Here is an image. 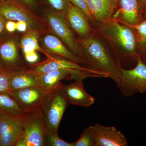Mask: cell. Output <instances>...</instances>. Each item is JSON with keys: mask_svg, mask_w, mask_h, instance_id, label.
Here are the masks:
<instances>
[{"mask_svg": "<svg viewBox=\"0 0 146 146\" xmlns=\"http://www.w3.org/2000/svg\"><path fill=\"white\" fill-rule=\"evenodd\" d=\"M87 68L102 73L115 83L119 78L121 63L119 58L110 52L99 37L94 33L83 38H78Z\"/></svg>", "mask_w": 146, "mask_h": 146, "instance_id": "cell-1", "label": "cell"}, {"mask_svg": "<svg viewBox=\"0 0 146 146\" xmlns=\"http://www.w3.org/2000/svg\"><path fill=\"white\" fill-rule=\"evenodd\" d=\"M39 15L44 21L50 32L63 42L73 53L79 58L82 64L85 63L84 56L78 39L68 25L65 15L58 13L48 7L39 10Z\"/></svg>", "mask_w": 146, "mask_h": 146, "instance_id": "cell-2", "label": "cell"}, {"mask_svg": "<svg viewBox=\"0 0 146 146\" xmlns=\"http://www.w3.org/2000/svg\"><path fill=\"white\" fill-rule=\"evenodd\" d=\"M100 34L116 46L123 57L137 58V40L133 29L112 18L106 23L101 24Z\"/></svg>", "mask_w": 146, "mask_h": 146, "instance_id": "cell-3", "label": "cell"}, {"mask_svg": "<svg viewBox=\"0 0 146 146\" xmlns=\"http://www.w3.org/2000/svg\"><path fill=\"white\" fill-rule=\"evenodd\" d=\"M0 15L7 20L26 23L29 29L41 35L50 32L39 13L18 0H0Z\"/></svg>", "mask_w": 146, "mask_h": 146, "instance_id": "cell-4", "label": "cell"}, {"mask_svg": "<svg viewBox=\"0 0 146 146\" xmlns=\"http://www.w3.org/2000/svg\"><path fill=\"white\" fill-rule=\"evenodd\" d=\"M62 84L46 100L40 111L44 122L46 134L58 133V127L65 110L69 105Z\"/></svg>", "mask_w": 146, "mask_h": 146, "instance_id": "cell-5", "label": "cell"}, {"mask_svg": "<svg viewBox=\"0 0 146 146\" xmlns=\"http://www.w3.org/2000/svg\"><path fill=\"white\" fill-rule=\"evenodd\" d=\"M137 64L135 68L125 70L120 69L119 78L116 83L117 87L125 97L133 96L137 93L146 92V64L137 56Z\"/></svg>", "mask_w": 146, "mask_h": 146, "instance_id": "cell-6", "label": "cell"}, {"mask_svg": "<svg viewBox=\"0 0 146 146\" xmlns=\"http://www.w3.org/2000/svg\"><path fill=\"white\" fill-rule=\"evenodd\" d=\"M46 130L40 109L26 112L23 133L16 146H46Z\"/></svg>", "mask_w": 146, "mask_h": 146, "instance_id": "cell-7", "label": "cell"}, {"mask_svg": "<svg viewBox=\"0 0 146 146\" xmlns=\"http://www.w3.org/2000/svg\"><path fill=\"white\" fill-rule=\"evenodd\" d=\"M21 33H9L0 39V67L7 72L29 65L21 57L19 40Z\"/></svg>", "mask_w": 146, "mask_h": 146, "instance_id": "cell-8", "label": "cell"}, {"mask_svg": "<svg viewBox=\"0 0 146 146\" xmlns=\"http://www.w3.org/2000/svg\"><path fill=\"white\" fill-rule=\"evenodd\" d=\"M56 89H47L42 86H32L12 91L9 95L22 110L29 112L40 109Z\"/></svg>", "mask_w": 146, "mask_h": 146, "instance_id": "cell-9", "label": "cell"}, {"mask_svg": "<svg viewBox=\"0 0 146 146\" xmlns=\"http://www.w3.org/2000/svg\"><path fill=\"white\" fill-rule=\"evenodd\" d=\"M25 114L15 116L0 110V146H16L23 130Z\"/></svg>", "mask_w": 146, "mask_h": 146, "instance_id": "cell-10", "label": "cell"}, {"mask_svg": "<svg viewBox=\"0 0 146 146\" xmlns=\"http://www.w3.org/2000/svg\"><path fill=\"white\" fill-rule=\"evenodd\" d=\"M46 58V60L39 63L29 64L26 68L27 70L30 72L36 74H46L60 69L79 70L97 73L102 75L104 78H108L107 76L104 74L92 70L86 67L81 66L78 63L61 56L50 54Z\"/></svg>", "mask_w": 146, "mask_h": 146, "instance_id": "cell-11", "label": "cell"}, {"mask_svg": "<svg viewBox=\"0 0 146 146\" xmlns=\"http://www.w3.org/2000/svg\"><path fill=\"white\" fill-rule=\"evenodd\" d=\"M95 141V146H127L125 136L113 126L97 123L89 126Z\"/></svg>", "mask_w": 146, "mask_h": 146, "instance_id": "cell-12", "label": "cell"}, {"mask_svg": "<svg viewBox=\"0 0 146 146\" xmlns=\"http://www.w3.org/2000/svg\"><path fill=\"white\" fill-rule=\"evenodd\" d=\"M65 18L72 30L78 36V38H85L93 33L88 16L70 2Z\"/></svg>", "mask_w": 146, "mask_h": 146, "instance_id": "cell-13", "label": "cell"}, {"mask_svg": "<svg viewBox=\"0 0 146 146\" xmlns=\"http://www.w3.org/2000/svg\"><path fill=\"white\" fill-rule=\"evenodd\" d=\"M87 71L60 69L39 75L41 86L47 89H56L62 84L63 80H82Z\"/></svg>", "mask_w": 146, "mask_h": 146, "instance_id": "cell-14", "label": "cell"}, {"mask_svg": "<svg viewBox=\"0 0 146 146\" xmlns=\"http://www.w3.org/2000/svg\"><path fill=\"white\" fill-rule=\"evenodd\" d=\"M140 10L138 0H118L112 18L128 26H134L140 23Z\"/></svg>", "mask_w": 146, "mask_h": 146, "instance_id": "cell-15", "label": "cell"}, {"mask_svg": "<svg viewBox=\"0 0 146 146\" xmlns=\"http://www.w3.org/2000/svg\"><path fill=\"white\" fill-rule=\"evenodd\" d=\"M39 43L42 48L46 52L67 58L78 64H82L79 58L73 53L58 37L51 33H46L41 36Z\"/></svg>", "mask_w": 146, "mask_h": 146, "instance_id": "cell-16", "label": "cell"}, {"mask_svg": "<svg viewBox=\"0 0 146 146\" xmlns=\"http://www.w3.org/2000/svg\"><path fill=\"white\" fill-rule=\"evenodd\" d=\"M63 88L70 105L88 108L95 103V98L86 92L82 80L64 85Z\"/></svg>", "mask_w": 146, "mask_h": 146, "instance_id": "cell-17", "label": "cell"}, {"mask_svg": "<svg viewBox=\"0 0 146 146\" xmlns=\"http://www.w3.org/2000/svg\"><path fill=\"white\" fill-rule=\"evenodd\" d=\"M118 0H86L93 21L106 23L112 19Z\"/></svg>", "mask_w": 146, "mask_h": 146, "instance_id": "cell-18", "label": "cell"}, {"mask_svg": "<svg viewBox=\"0 0 146 146\" xmlns=\"http://www.w3.org/2000/svg\"><path fill=\"white\" fill-rule=\"evenodd\" d=\"M8 73L12 91L32 86H41L39 75L30 72L26 68L16 69Z\"/></svg>", "mask_w": 146, "mask_h": 146, "instance_id": "cell-19", "label": "cell"}, {"mask_svg": "<svg viewBox=\"0 0 146 146\" xmlns=\"http://www.w3.org/2000/svg\"><path fill=\"white\" fill-rule=\"evenodd\" d=\"M42 35L33 30L28 29L26 31L21 33L19 40V47L23 52L35 50L42 53L46 57L49 56L50 54L46 52L39 44V40Z\"/></svg>", "mask_w": 146, "mask_h": 146, "instance_id": "cell-20", "label": "cell"}, {"mask_svg": "<svg viewBox=\"0 0 146 146\" xmlns=\"http://www.w3.org/2000/svg\"><path fill=\"white\" fill-rule=\"evenodd\" d=\"M0 110L15 116H23L26 113L9 94H0Z\"/></svg>", "mask_w": 146, "mask_h": 146, "instance_id": "cell-21", "label": "cell"}, {"mask_svg": "<svg viewBox=\"0 0 146 146\" xmlns=\"http://www.w3.org/2000/svg\"><path fill=\"white\" fill-rule=\"evenodd\" d=\"M46 7L58 13L65 15L70 2L68 0H41Z\"/></svg>", "mask_w": 146, "mask_h": 146, "instance_id": "cell-22", "label": "cell"}, {"mask_svg": "<svg viewBox=\"0 0 146 146\" xmlns=\"http://www.w3.org/2000/svg\"><path fill=\"white\" fill-rule=\"evenodd\" d=\"M74 144V146H95V140L89 126L84 130L78 140Z\"/></svg>", "mask_w": 146, "mask_h": 146, "instance_id": "cell-23", "label": "cell"}, {"mask_svg": "<svg viewBox=\"0 0 146 146\" xmlns=\"http://www.w3.org/2000/svg\"><path fill=\"white\" fill-rule=\"evenodd\" d=\"M46 146H74V144L62 140L58 136V133H50L46 135Z\"/></svg>", "mask_w": 146, "mask_h": 146, "instance_id": "cell-24", "label": "cell"}, {"mask_svg": "<svg viewBox=\"0 0 146 146\" xmlns=\"http://www.w3.org/2000/svg\"><path fill=\"white\" fill-rule=\"evenodd\" d=\"M12 92L8 72L0 67V94H10Z\"/></svg>", "mask_w": 146, "mask_h": 146, "instance_id": "cell-25", "label": "cell"}, {"mask_svg": "<svg viewBox=\"0 0 146 146\" xmlns=\"http://www.w3.org/2000/svg\"><path fill=\"white\" fill-rule=\"evenodd\" d=\"M129 27L138 33L139 36L138 41L140 44L146 46V19L137 25Z\"/></svg>", "mask_w": 146, "mask_h": 146, "instance_id": "cell-26", "label": "cell"}, {"mask_svg": "<svg viewBox=\"0 0 146 146\" xmlns=\"http://www.w3.org/2000/svg\"><path fill=\"white\" fill-rule=\"evenodd\" d=\"M71 4L81 10L88 16L90 21L92 20L91 13L88 8L86 0H68Z\"/></svg>", "mask_w": 146, "mask_h": 146, "instance_id": "cell-27", "label": "cell"}, {"mask_svg": "<svg viewBox=\"0 0 146 146\" xmlns=\"http://www.w3.org/2000/svg\"><path fill=\"white\" fill-rule=\"evenodd\" d=\"M35 50H31L28 51L24 52V56L26 61L31 64H34L39 59V56Z\"/></svg>", "mask_w": 146, "mask_h": 146, "instance_id": "cell-28", "label": "cell"}, {"mask_svg": "<svg viewBox=\"0 0 146 146\" xmlns=\"http://www.w3.org/2000/svg\"><path fill=\"white\" fill-rule=\"evenodd\" d=\"M21 2L23 3L32 10L34 11L36 13H39L40 10L39 3L37 0H18Z\"/></svg>", "mask_w": 146, "mask_h": 146, "instance_id": "cell-29", "label": "cell"}, {"mask_svg": "<svg viewBox=\"0 0 146 146\" xmlns=\"http://www.w3.org/2000/svg\"><path fill=\"white\" fill-rule=\"evenodd\" d=\"M6 30L8 33H12L16 32V22L7 20L5 23Z\"/></svg>", "mask_w": 146, "mask_h": 146, "instance_id": "cell-30", "label": "cell"}, {"mask_svg": "<svg viewBox=\"0 0 146 146\" xmlns=\"http://www.w3.org/2000/svg\"><path fill=\"white\" fill-rule=\"evenodd\" d=\"M7 20L4 17L0 15V39L8 33L5 29V23Z\"/></svg>", "mask_w": 146, "mask_h": 146, "instance_id": "cell-31", "label": "cell"}, {"mask_svg": "<svg viewBox=\"0 0 146 146\" xmlns=\"http://www.w3.org/2000/svg\"><path fill=\"white\" fill-rule=\"evenodd\" d=\"M28 26L26 23L22 21L16 22V32L22 33L28 29Z\"/></svg>", "mask_w": 146, "mask_h": 146, "instance_id": "cell-32", "label": "cell"}, {"mask_svg": "<svg viewBox=\"0 0 146 146\" xmlns=\"http://www.w3.org/2000/svg\"><path fill=\"white\" fill-rule=\"evenodd\" d=\"M139 1V6L141 10L145 9L146 6V0H138Z\"/></svg>", "mask_w": 146, "mask_h": 146, "instance_id": "cell-33", "label": "cell"}, {"mask_svg": "<svg viewBox=\"0 0 146 146\" xmlns=\"http://www.w3.org/2000/svg\"><path fill=\"white\" fill-rule=\"evenodd\" d=\"M140 55L142 60L146 64V50L141 53Z\"/></svg>", "mask_w": 146, "mask_h": 146, "instance_id": "cell-34", "label": "cell"}, {"mask_svg": "<svg viewBox=\"0 0 146 146\" xmlns=\"http://www.w3.org/2000/svg\"><path fill=\"white\" fill-rule=\"evenodd\" d=\"M145 18L146 19V6L145 7Z\"/></svg>", "mask_w": 146, "mask_h": 146, "instance_id": "cell-35", "label": "cell"}, {"mask_svg": "<svg viewBox=\"0 0 146 146\" xmlns=\"http://www.w3.org/2000/svg\"></svg>", "mask_w": 146, "mask_h": 146, "instance_id": "cell-36", "label": "cell"}]
</instances>
